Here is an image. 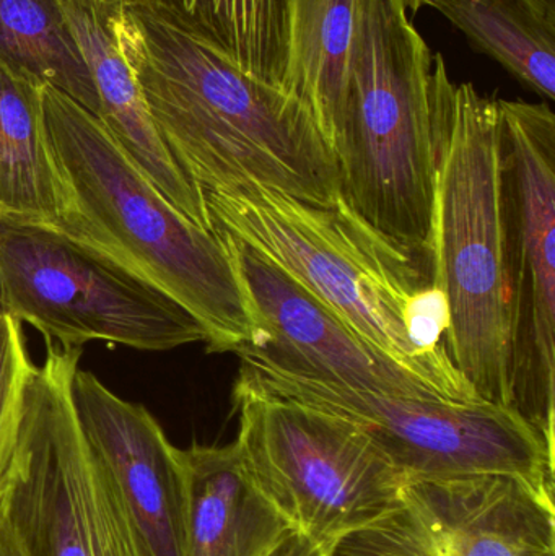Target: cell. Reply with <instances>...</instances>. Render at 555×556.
I'll list each match as a JSON object with an SVG mask.
<instances>
[{
  "label": "cell",
  "mask_w": 555,
  "mask_h": 556,
  "mask_svg": "<svg viewBox=\"0 0 555 556\" xmlns=\"http://www.w3.org/2000/svg\"><path fill=\"white\" fill-rule=\"evenodd\" d=\"M160 139L202 192L264 186L300 201H341L338 160L312 114L235 67L147 0L110 9Z\"/></svg>",
  "instance_id": "1"
},
{
  "label": "cell",
  "mask_w": 555,
  "mask_h": 556,
  "mask_svg": "<svg viewBox=\"0 0 555 556\" xmlns=\"http://www.w3.org/2000/svg\"><path fill=\"white\" fill-rule=\"evenodd\" d=\"M204 198L214 230L266 257L443 399L484 402L450 358L446 301L429 260L381 237L344 199L318 205L264 186Z\"/></svg>",
  "instance_id": "2"
},
{
  "label": "cell",
  "mask_w": 555,
  "mask_h": 556,
  "mask_svg": "<svg viewBox=\"0 0 555 556\" xmlns=\"http://www.w3.org/2000/svg\"><path fill=\"white\" fill-rule=\"evenodd\" d=\"M42 100L62 188L55 227L172 294L201 320L209 353L250 342L247 300L220 237L181 214L93 113L46 81Z\"/></svg>",
  "instance_id": "3"
},
{
  "label": "cell",
  "mask_w": 555,
  "mask_h": 556,
  "mask_svg": "<svg viewBox=\"0 0 555 556\" xmlns=\"http://www.w3.org/2000/svg\"><path fill=\"white\" fill-rule=\"evenodd\" d=\"M430 100V266L446 301V349L481 401L512 407L497 100L453 80L442 54H433Z\"/></svg>",
  "instance_id": "4"
},
{
  "label": "cell",
  "mask_w": 555,
  "mask_h": 556,
  "mask_svg": "<svg viewBox=\"0 0 555 556\" xmlns=\"http://www.w3.org/2000/svg\"><path fill=\"white\" fill-rule=\"evenodd\" d=\"M433 54L400 0H364L341 127V192L368 227L430 261Z\"/></svg>",
  "instance_id": "5"
},
{
  "label": "cell",
  "mask_w": 555,
  "mask_h": 556,
  "mask_svg": "<svg viewBox=\"0 0 555 556\" xmlns=\"http://www.w3.org/2000/svg\"><path fill=\"white\" fill-rule=\"evenodd\" d=\"M2 313L62 349L98 340L166 352L207 342L201 320L159 285L55 225L12 215H0Z\"/></svg>",
  "instance_id": "6"
},
{
  "label": "cell",
  "mask_w": 555,
  "mask_h": 556,
  "mask_svg": "<svg viewBox=\"0 0 555 556\" xmlns=\"http://www.w3.org/2000/svg\"><path fill=\"white\" fill-rule=\"evenodd\" d=\"M80 356L48 345L33 366L0 509L26 556H152L75 417Z\"/></svg>",
  "instance_id": "7"
},
{
  "label": "cell",
  "mask_w": 555,
  "mask_h": 556,
  "mask_svg": "<svg viewBox=\"0 0 555 556\" xmlns=\"http://www.w3.org/2000/svg\"><path fill=\"white\" fill-rule=\"evenodd\" d=\"M240 363L235 386L351 421L407 482L512 476L554 492L553 444L507 405L377 394Z\"/></svg>",
  "instance_id": "8"
},
{
  "label": "cell",
  "mask_w": 555,
  "mask_h": 556,
  "mask_svg": "<svg viewBox=\"0 0 555 556\" xmlns=\"http://www.w3.org/2000/svg\"><path fill=\"white\" fill-rule=\"evenodd\" d=\"M248 472L287 525L335 551L383 518L407 480L351 421L235 386Z\"/></svg>",
  "instance_id": "9"
},
{
  "label": "cell",
  "mask_w": 555,
  "mask_h": 556,
  "mask_svg": "<svg viewBox=\"0 0 555 556\" xmlns=\"http://www.w3.org/2000/svg\"><path fill=\"white\" fill-rule=\"evenodd\" d=\"M510 405L554 446L555 116L497 100Z\"/></svg>",
  "instance_id": "10"
},
{
  "label": "cell",
  "mask_w": 555,
  "mask_h": 556,
  "mask_svg": "<svg viewBox=\"0 0 555 556\" xmlns=\"http://www.w3.org/2000/svg\"><path fill=\"white\" fill-rule=\"evenodd\" d=\"M332 556H555L554 492L512 476L407 482Z\"/></svg>",
  "instance_id": "11"
},
{
  "label": "cell",
  "mask_w": 555,
  "mask_h": 556,
  "mask_svg": "<svg viewBox=\"0 0 555 556\" xmlns=\"http://www.w3.org/2000/svg\"><path fill=\"white\" fill-rule=\"evenodd\" d=\"M214 231L230 254L253 326L250 342L235 352L240 362L377 394L443 399L266 257Z\"/></svg>",
  "instance_id": "12"
},
{
  "label": "cell",
  "mask_w": 555,
  "mask_h": 556,
  "mask_svg": "<svg viewBox=\"0 0 555 556\" xmlns=\"http://www.w3.org/2000/svg\"><path fill=\"white\" fill-rule=\"evenodd\" d=\"M72 405L152 556H182V477L178 447L143 405L124 401L78 368Z\"/></svg>",
  "instance_id": "13"
},
{
  "label": "cell",
  "mask_w": 555,
  "mask_h": 556,
  "mask_svg": "<svg viewBox=\"0 0 555 556\" xmlns=\"http://www.w3.org/2000/svg\"><path fill=\"white\" fill-rule=\"evenodd\" d=\"M61 13L97 94V117L153 186L199 227L214 230L202 189L182 172L160 139L133 68L111 25L108 3L52 0Z\"/></svg>",
  "instance_id": "14"
},
{
  "label": "cell",
  "mask_w": 555,
  "mask_h": 556,
  "mask_svg": "<svg viewBox=\"0 0 555 556\" xmlns=\"http://www.w3.org/2000/svg\"><path fill=\"white\" fill-rule=\"evenodd\" d=\"M182 556H266L290 531L248 472L238 444L178 447Z\"/></svg>",
  "instance_id": "15"
},
{
  "label": "cell",
  "mask_w": 555,
  "mask_h": 556,
  "mask_svg": "<svg viewBox=\"0 0 555 556\" xmlns=\"http://www.w3.org/2000/svg\"><path fill=\"white\" fill-rule=\"evenodd\" d=\"M364 0H290L283 91L312 114L335 153Z\"/></svg>",
  "instance_id": "16"
},
{
  "label": "cell",
  "mask_w": 555,
  "mask_h": 556,
  "mask_svg": "<svg viewBox=\"0 0 555 556\" xmlns=\"http://www.w3.org/2000/svg\"><path fill=\"white\" fill-rule=\"evenodd\" d=\"M61 212L42 80L0 54V215L55 225Z\"/></svg>",
  "instance_id": "17"
},
{
  "label": "cell",
  "mask_w": 555,
  "mask_h": 556,
  "mask_svg": "<svg viewBox=\"0 0 555 556\" xmlns=\"http://www.w3.org/2000/svg\"><path fill=\"white\" fill-rule=\"evenodd\" d=\"M250 77L283 91L290 0H147Z\"/></svg>",
  "instance_id": "18"
},
{
  "label": "cell",
  "mask_w": 555,
  "mask_h": 556,
  "mask_svg": "<svg viewBox=\"0 0 555 556\" xmlns=\"http://www.w3.org/2000/svg\"><path fill=\"white\" fill-rule=\"evenodd\" d=\"M471 42L540 97L555 98V22L520 0H430Z\"/></svg>",
  "instance_id": "19"
},
{
  "label": "cell",
  "mask_w": 555,
  "mask_h": 556,
  "mask_svg": "<svg viewBox=\"0 0 555 556\" xmlns=\"http://www.w3.org/2000/svg\"><path fill=\"white\" fill-rule=\"evenodd\" d=\"M0 54L97 116L87 65L52 0H0Z\"/></svg>",
  "instance_id": "20"
},
{
  "label": "cell",
  "mask_w": 555,
  "mask_h": 556,
  "mask_svg": "<svg viewBox=\"0 0 555 556\" xmlns=\"http://www.w3.org/2000/svg\"><path fill=\"white\" fill-rule=\"evenodd\" d=\"M35 363L29 359L22 323L0 314V500L5 492L22 420L23 395Z\"/></svg>",
  "instance_id": "21"
},
{
  "label": "cell",
  "mask_w": 555,
  "mask_h": 556,
  "mask_svg": "<svg viewBox=\"0 0 555 556\" xmlns=\"http://www.w3.org/2000/svg\"><path fill=\"white\" fill-rule=\"evenodd\" d=\"M266 556H332V548L313 541L295 529H290Z\"/></svg>",
  "instance_id": "22"
},
{
  "label": "cell",
  "mask_w": 555,
  "mask_h": 556,
  "mask_svg": "<svg viewBox=\"0 0 555 556\" xmlns=\"http://www.w3.org/2000/svg\"><path fill=\"white\" fill-rule=\"evenodd\" d=\"M0 556H26L2 509H0Z\"/></svg>",
  "instance_id": "23"
},
{
  "label": "cell",
  "mask_w": 555,
  "mask_h": 556,
  "mask_svg": "<svg viewBox=\"0 0 555 556\" xmlns=\"http://www.w3.org/2000/svg\"><path fill=\"white\" fill-rule=\"evenodd\" d=\"M520 2L533 10L537 15L555 22V0H520Z\"/></svg>",
  "instance_id": "24"
},
{
  "label": "cell",
  "mask_w": 555,
  "mask_h": 556,
  "mask_svg": "<svg viewBox=\"0 0 555 556\" xmlns=\"http://www.w3.org/2000/svg\"><path fill=\"white\" fill-rule=\"evenodd\" d=\"M407 13H417L424 7H429L430 0H400Z\"/></svg>",
  "instance_id": "25"
},
{
  "label": "cell",
  "mask_w": 555,
  "mask_h": 556,
  "mask_svg": "<svg viewBox=\"0 0 555 556\" xmlns=\"http://www.w3.org/2000/svg\"><path fill=\"white\" fill-rule=\"evenodd\" d=\"M94 2L108 3V5H114V3H123L126 0H94Z\"/></svg>",
  "instance_id": "26"
}]
</instances>
